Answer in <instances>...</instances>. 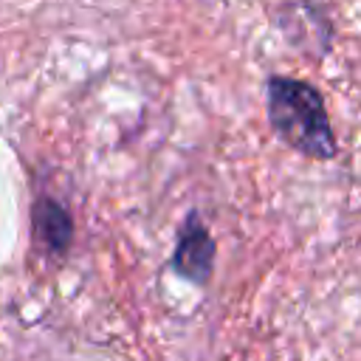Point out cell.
<instances>
[{"instance_id":"cell-4","label":"cell","mask_w":361,"mask_h":361,"mask_svg":"<svg viewBox=\"0 0 361 361\" xmlns=\"http://www.w3.org/2000/svg\"><path fill=\"white\" fill-rule=\"evenodd\" d=\"M31 231L42 254L59 257L73 240V220L68 209L54 197H37L31 206Z\"/></svg>"},{"instance_id":"cell-2","label":"cell","mask_w":361,"mask_h":361,"mask_svg":"<svg viewBox=\"0 0 361 361\" xmlns=\"http://www.w3.org/2000/svg\"><path fill=\"white\" fill-rule=\"evenodd\" d=\"M279 28H282L285 39L299 54H307L310 59H322L333 51L336 25L327 17V11H322L310 0L285 3L279 8Z\"/></svg>"},{"instance_id":"cell-3","label":"cell","mask_w":361,"mask_h":361,"mask_svg":"<svg viewBox=\"0 0 361 361\" xmlns=\"http://www.w3.org/2000/svg\"><path fill=\"white\" fill-rule=\"evenodd\" d=\"M214 237L206 228V223L197 217V212H189L183 226L178 228V243L172 251V268L178 276L195 285H206L214 271Z\"/></svg>"},{"instance_id":"cell-1","label":"cell","mask_w":361,"mask_h":361,"mask_svg":"<svg viewBox=\"0 0 361 361\" xmlns=\"http://www.w3.org/2000/svg\"><path fill=\"white\" fill-rule=\"evenodd\" d=\"M265 93L268 121L282 144L313 161H330L338 155V141L324 99L310 82L274 73L265 82Z\"/></svg>"}]
</instances>
